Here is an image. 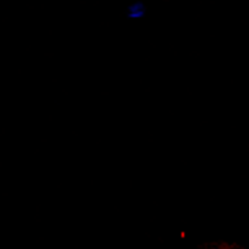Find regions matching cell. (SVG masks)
<instances>
[{"label":"cell","instance_id":"cell-1","mask_svg":"<svg viewBox=\"0 0 249 249\" xmlns=\"http://www.w3.org/2000/svg\"><path fill=\"white\" fill-rule=\"evenodd\" d=\"M127 17L130 19H140L145 16V5L142 1H134L127 7Z\"/></svg>","mask_w":249,"mask_h":249}]
</instances>
